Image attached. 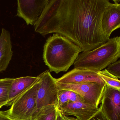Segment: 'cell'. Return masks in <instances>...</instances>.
<instances>
[{"label":"cell","instance_id":"1","mask_svg":"<svg viewBox=\"0 0 120 120\" xmlns=\"http://www.w3.org/2000/svg\"><path fill=\"white\" fill-rule=\"evenodd\" d=\"M109 0H49L34 25L43 36L59 34L73 42L82 52L90 51L109 40L102 27Z\"/></svg>","mask_w":120,"mask_h":120},{"label":"cell","instance_id":"2","mask_svg":"<svg viewBox=\"0 0 120 120\" xmlns=\"http://www.w3.org/2000/svg\"><path fill=\"white\" fill-rule=\"evenodd\" d=\"M82 49L69 39L54 34L46 40L43 59L50 72L58 74L67 71L74 64Z\"/></svg>","mask_w":120,"mask_h":120},{"label":"cell","instance_id":"3","mask_svg":"<svg viewBox=\"0 0 120 120\" xmlns=\"http://www.w3.org/2000/svg\"><path fill=\"white\" fill-rule=\"evenodd\" d=\"M120 57V37L109 38L95 49L79 54L75 61L74 68L102 71Z\"/></svg>","mask_w":120,"mask_h":120},{"label":"cell","instance_id":"4","mask_svg":"<svg viewBox=\"0 0 120 120\" xmlns=\"http://www.w3.org/2000/svg\"><path fill=\"white\" fill-rule=\"evenodd\" d=\"M39 86V78L30 89L12 104L10 109L8 110L11 117L17 120L32 119L36 111L37 94Z\"/></svg>","mask_w":120,"mask_h":120},{"label":"cell","instance_id":"5","mask_svg":"<svg viewBox=\"0 0 120 120\" xmlns=\"http://www.w3.org/2000/svg\"><path fill=\"white\" fill-rule=\"evenodd\" d=\"M56 83L59 90L73 91L81 96L86 103L97 107L101 103L105 86L95 82L73 84Z\"/></svg>","mask_w":120,"mask_h":120},{"label":"cell","instance_id":"6","mask_svg":"<svg viewBox=\"0 0 120 120\" xmlns=\"http://www.w3.org/2000/svg\"><path fill=\"white\" fill-rule=\"evenodd\" d=\"M38 76L40 79V86L37 94L36 111L43 107L50 105H54L57 107L59 90L56 79L52 76L49 70Z\"/></svg>","mask_w":120,"mask_h":120},{"label":"cell","instance_id":"7","mask_svg":"<svg viewBox=\"0 0 120 120\" xmlns=\"http://www.w3.org/2000/svg\"><path fill=\"white\" fill-rule=\"evenodd\" d=\"M49 0H18L17 16L22 18L27 25L34 26Z\"/></svg>","mask_w":120,"mask_h":120},{"label":"cell","instance_id":"8","mask_svg":"<svg viewBox=\"0 0 120 120\" xmlns=\"http://www.w3.org/2000/svg\"><path fill=\"white\" fill-rule=\"evenodd\" d=\"M101 109L108 120H120V91L105 85Z\"/></svg>","mask_w":120,"mask_h":120},{"label":"cell","instance_id":"9","mask_svg":"<svg viewBox=\"0 0 120 120\" xmlns=\"http://www.w3.org/2000/svg\"><path fill=\"white\" fill-rule=\"evenodd\" d=\"M56 81L66 84L95 82L105 85L97 71L79 68H74L59 78L56 79Z\"/></svg>","mask_w":120,"mask_h":120},{"label":"cell","instance_id":"10","mask_svg":"<svg viewBox=\"0 0 120 120\" xmlns=\"http://www.w3.org/2000/svg\"><path fill=\"white\" fill-rule=\"evenodd\" d=\"M101 109L84 102L69 103L58 109L64 115L75 116L76 120H88Z\"/></svg>","mask_w":120,"mask_h":120},{"label":"cell","instance_id":"11","mask_svg":"<svg viewBox=\"0 0 120 120\" xmlns=\"http://www.w3.org/2000/svg\"><path fill=\"white\" fill-rule=\"evenodd\" d=\"M102 27L109 39L112 32L120 27V4L110 3L103 14Z\"/></svg>","mask_w":120,"mask_h":120},{"label":"cell","instance_id":"12","mask_svg":"<svg viewBox=\"0 0 120 120\" xmlns=\"http://www.w3.org/2000/svg\"><path fill=\"white\" fill-rule=\"evenodd\" d=\"M38 76H23L14 78L9 93V99L6 106H11L19 97L31 88L38 80Z\"/></svg>","mask_w":120,"mask_h":120},{"label":"cell","instance_id":"13","mask_svg":"<svg viewBox=\"0 0 120 120\" xmlns=\"http://www.w3.org/2000/svg\"><path fill=\"white\" fill-rule=\"evenodd\" d=\"M12 48L10 33L3 28L0 35V73L6 71L11 60Z\"/></svg>","mask_w":120,"mask_h":120},{"label":"cell","instance_id":"14","mask_svg":"<svg viewBox=\"0 0 120 120\" xmlns=\"http://www.w3.org/2000/svg\"><path fill=\"white\" fill-rule=\"evenodd\" d=\"M59 109L54 105L41 107L36 111L32 118L33 120H57Z\"/></svg>","mask_w":120,"mask_h":120},{"label":"cell","instance_id":"15","mask_svg":"<svg viewBox=\"0 0 120 120\" xmlns=\"http://www.w3.org/2000/svg\"><path fill=\"white\" fill-rule=\"evenodd\" d=\"M75 102H85L81 96L73 91L67 90H59L57 104L58 109L65 105Z\"/></svg>","mask_w":120,"mask_h":120},{"label":"cell","instance_id":"16","mask_svg":"<svg viewBox=\"0 0 120 120\" xmlns=\"http://www.w3.org/2000/svg\"><path fill=\"white\" fill-rule=\"evenodd\" d=\"M14 78L0 79V109L6 106L9 99V93Z\"/></svg>","mask_w":120,"mask_h":120},{"label":"cell","instance_id":"17","mask_svg":"<svg viewBox=\"0 0 120 120\" xmlns=\"http://www.w3.org/2000/svg\"><path fill=\"white\" fill-rule=\"evenodd\" d=\"M105 85L120 91V81L117 77L109 73L106 69L98 72Z\"/></svg>","mask_w":120,"mask_h":120},{"label":"cell","instance_id":"18","mask_svg":"<svg viewBox=\"0 0 120 120\" xmlns=\"http://www.w3.org/2000/svg\"><path fill=\"white\" fill-rule=\"evenodd\" d=\"M106 69L107 71L111 74L119 79L120 78V60L109 64Z\"/></svg>","mask_w":120,"mask_h":120},{"label":"cell","instance_id":"19","mask_svg":"<svg viewBox=\"0 0 120 120\" xmlns=\"http://www.w3.org/2000/svg\"><path fill=\"white\" fill-rule=\"evenodd\" d=\"M88 120H108L101 110V109Z\"/></svg>","mask_w":120,"mask_h":120},{"label":"cell","instance_id":"20","mask_svg":"<svg viewBox=\"0 0 120 120\" xmlns=\"http://www.w3.org/2000/svg\"><path fill=\"white\" fill-rule=\"evenodd\" d=\"M0 120H17L10 116L8 110L0 111ZM31 120H33L32 119Z\"/></svg>","mask_w":120,"mask_h":120},{"label":"cell","instance_id":"21","mask_svg":"<svg viewBox=\"0 0 120 120\" xmlns=\"http://www.w3.org/2000/svg\"><path fill=\"white\" fill-rule=\"evenodd\" d=\"M57 120H76L74 117H69L64 115L59 109Z\"/></svg>","mask_w":120,"mask_h":120},{"label":"cell","instance_id":"22","mask_svg":"<svg viewBox=\"0 0 120 120\" xmlns=\"http://www.w3.org/2000/svg\"><path fill=\"white\" fill-rule=\"evenodd\" d=\"M113 1L114 2V3L116 4H120L119 2H120V0H113Z\"/></svg>","mask_w":120,"mask_h":120}]
</instances>
